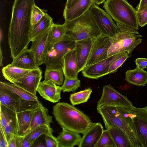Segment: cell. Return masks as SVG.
<instances>
[{"label": "cell", "mask_w": 147, "mask_h": 147, "mask_svg": "<svg viewBox=\"0 0 147 147\" xmlns=\"http://www.w3.org/2000/svg\"><path fill=\"white\" fill-rule=\"evenodd\" d=\"M35 0H15L8 35L11 57L14 59L28 49L31 42V16Z\"/></svg>", "instance_id": "cell-1"}, {"label": "cell", "mask_w": 147, "mask_h": 147, "mask_svg": "<svg viewBox=\"0 0 147 147\" xmlns=\"http://www.w3.org/2000/svg\"><path fill=\"white\" fill-rule=\"evenodd\" d=\"M52 113L62 129L79 134H84L93 123L83 112L65 102H59L54 106Z\"/></svg>", "instance_id": "cell-2"}, {"label": "cell", "mask_w": 147, "mask_h": 147, "mask_svg": "<svg viewBox=\"0 0 147 147\" xmlns=\"http://www.w3.org/2000/svg\"><path fill=\"white\" fill-rule=\"evenodd\" d=\"M117 33L110 38L111 45L108 51V57L123 52L131 56L134 49L141 42L142 36L135 29L116 22Z\"/></svg>", "instance_id": "cell-3"}, {"label": "cell", "mask_w": 147, "mask_h": 147, "mask_svg": "<svg viewBox=\"0 0 147 147\" xmlns=\"http://www.w3.org/2000/svg\"><path fill=\"white\" fill-rule=\"evenodd\" d=\"M66 35L76 41L96 38L101 34L89 9L80 17L65 20Z\"/></svg>", "instance_id": "cell-4"}, {"label": "cell", "mask_w": 147, "mask_h": 147, "mask_svg": "<svg viewBox=\"0 0 147 147\" xmlns=\"http://www.w3.org/2000/svg\"><path fill=\"white\" fill-rule=\"evenodd\" d=\"M103 7L116 22L138 29L136 11L127 0H106Z\"/></svg>", "instance_id": "cell-5"}, {"label": "cell", "mask_w": 147, "mask_h": 147, "mask_svg": "<svg viewBox=\"0 0 147 147\" xmlns=\"http://www.w3.org/2000/svg\"><path fill=\"white\" fill-rule=\"evenodd\" d=\"M76 42L66 35L62 39L51 47L45 63L46 68L62 69L64 56L75 48Z\"/></svg>", "instance_id": "cell-6"}, {"label": "cell", "mask_w": 147, "mask_h": 147, "mask_svg": "<svg viewBox=\"0 0 147 147\" xmlns=\"http://www.w3.org/2000/svg\"><path fill=\"white\" fill-rule=\"evenodd\" d=\"M89 10L101 34L111 38L117 33V26L110 15L93 2Z\"/></svg>", "instance_id": "cell-7"}, {"label": "cell", "mask_w": 147, "mask_h": 147, "mask_svg": "<svg viewBox=\"0 0 147 147\" xmlns=\"http://www.w3.org/2000/svg\"><path fill=\"white\" fill-rule=\"evenodd\" d=\"M40 102L22 99L17 94L0 85V104L17 113L35 107Z\"/></svg>", "instance_id": "cell-8"}, {"label": "cell", "mask_w": 147, "mask_h": 147, "mask_svg": "<svg viewBox=\"0 0 147 147\" xmlns=\"http://www.w3.org/2000/svg\"><path fill=\"white\" fill-rule=\"evenodd\" d=\"M103 106L121 107L132 109L135 107L127 96L120 93L110 84L103 86L101 97L97 102V107Z\"/></svg>", "instance_id": "cell-9"}, {"label": "cell", "mask_w": 147, "mask_h": 147, "mask_svg": "<svg viewBox=\"0 0 147 147\" xmlns=\"http://www.w3.org/2000/svg\"><path fill=\"white\" fill-rule=\"evenodd\" d=\"M51 26L31 41V46L30 49L34 53L38 67L45 63L46 60L50 47Z\"/></svg>", "instance_id": "cell-10"}, {"label": "cell", "mask_w": 147, "mask_h": 147, "mask_svg": "<svg viewBox=\"0 0 147 147\" xmlns=\"http://www.w3.org/2000/svg\"><path fill=\"white\" fill-rule=\"evenodd\" d=\"M127 54H128L127 52H121L87 67L82 71L83 75L88 78L98 79L108 75L111 64L117 59Z\"/></svg>", "instance_id": "cell-11"}, {"label": "cell", "mask_w": 147, "mask_h": 147, "mask_svg": "<svg viewBox=\"0 0 147 147\" xmlns=\"http://www.w3.org/2000/svg\"><path fill=\"white\" fill-rule=\"evenodd\" d=\"M110 38L101 34L94 38L86 67L109 57L107 53L111 44Z\"/></svg>", "instance_id": "cell-12"}, {"label": "cell", "mask_w": 147, "mask_h": 147, "mask_svg": "<svg viewBox=\"0 0 147 147\" xmlns=\"http://www.w3.org/2000/svg\"><path fill=\"white\" fill-rule=\"evenodd\" d=\"M42 73L39 67L31 70L14 84L36 95L38 87L42 78Z\"/></svg>", "instance_id": "cell-13"}, {"label": "cell", "mask_w": 147, "mask_h": 147, "mask_svg": "<svg viewBox=\"0 0 147 147\" xmlns=\"http://www.w3.org/2000/svg\"><path fill=\"white\" fill-rule=\"evenodd\" d=\"M94 38H88L76 41L75 49L78 70L79 72L82 71L86 67L90 55Z\"/></svg>", "instance_id": "cell-14"}, {"label": "cell", "mask_w": 147, "mask_h": 147, "mask_svg": "<svg viewBox=\"0 0 147 147\" xmlns=\"http://www.w3.org/2000/svg\"><path fill=\"white\" fill-rule=\"evenodd\" d=\"M61 87L49 80L40 82L37 89L42 98L53 103L57 102L61 99Z\"/></svg>", "instance_id": "cell-15"}, {"label": "cell", "mask_w": 147, "mask_h": 147, "mask_svg": "<svg viewBox=\"0 0 147 147\" xmlns=\"http://www.w3.org/2000/svg\"><path fill=\"white\" fill-rule=\"evenodd\" d=\"M134 121L143 147H147V107H135L133 110Z\"/></svg>", "instance_id": "cell-16"}, {"label": "cell", "mask_w": 147, "mask_h": 147, "mask_svg": "<svg viewBox=\"0 0 147 147\" xmlns=\"http://www.w3.org/2000/svg\"><path fill=\"white\" fill-rule=\"evenodd\" d=\"M100 123H93L89 129L83 135L78 147H94L104 131Z\"/></svg>", "instance_id": "cell-17"}, {"label": "cell", "mask_w": 147, "mask_h": 147, "mask_svg": "<svg viewBox=\"0 0 147 147\" xmlns=\"http://www.w3.org/2000/svg\"><path fill=\"white\" fill-rule=\"evenodd\" d=\"M39 104L34 107L15 113L16 135L22 136L25 133L30 125L33 114Z\"/></svg>", "instance_id": "cell-18"}, {"label": "cell", "mask_w": 147, "mask_h": 147, "mask_svg": "<svg viewBox=\"0 0 147 147\" xmlns=\"http://www.w3.org/2000/svg\"><path fill=\"white\" fill-rule=\"evenodd\" d=\"M93 0H77L69 8L64 9L63 16L66 21H71L83 15L89 10Z\"/></svg>", "instance_id": "cell-19"}, {"label": "cell", "mask_w": 147, "mask_h": 147, "mask_svg": "<svg viewBox=\"0 0 147 147\" xmlns=\"http://www.w3.org/2000/svg\"><path fill=\"white\" fill-rule=\"evenodd\" d=\"M53 123L52 116L49 115L48 109L40 102L33 114L29 127L22 135L37 126L44 124L50 126V123Z\"/></svg>", "instance_id": "cell-20"}, {"label": "cell", "mask_w": 147, "mask_h": 147, "mask_svg": "<svg viewBox=\"0 0 147 147\" xmlns=\"http://www.w3.org/2000/svg\"><path fill=\"white\" fill-rule=\"evenodd\" d=\"M62 69L64 76L69 78H78L79 72L75 48L67 53L64 57Z\"/></svg>", "instance_id": "cell-21"}, {"label": "cell", "mask_w": 147, "mask_h": 147, "mask_svg": "<svg viewBox=\"0 0 147 147\" xmlns=\"http://www.w3.org/2000/svg\"><path fill=\"white\" fill-rule=\"evenodd\" d=\"M10 64L28 70H32L38 67L36 63L34 53L30 49H28L13 60Z\"/></svg>", "instance_id": "cell-22"}, {"label": "cell", "mask_w": 147, "mask_h": 147, "mask_svg": "<svg viewBox=\"0 0 147 147\" xmlns=\"http://www.w3.org/2000/svg\"><path fill=\"white\" fill-rule=\"evenodd\" d=\"M56 138L58 147H73L79 144L82 137L78 133L62 129Z\"/></svg>", "instance_id": "cell-23"}, {"label": "cell", "mask_w": 147, "mask_h": 147, "mask_svg": "<svg viewBox=\"0 0 147 147\" xmlns=\"http://www.w3.org/2000/svg\"><path fill=\"white\" fill-rule=\"evenodd\" d=\"M31 70L21 68L9 64L2 69V72L5 80L14 84Z\"/></svg>", "instance_id": "cell-24"}, {"label": "cell", "mask_w": 147, "mask_h": 147, "mask_svg": "<svg viewBox=\"0 0 147 147\" xmlns=\"http://www.w3.org/2000/svg\"><path fill=\"white\" fill-rule=\"evenodd\" d=\"M126 80L136 86H144L147 83V71L137 68L125 72Z\"/></svg>", "instance_id": "cell-25"}, {"label": "cell", "mask_w": 147, "mask_h": 147, "mask_svg": "<svg viewBox=\"0 0 147 147\" xmlns=\"http://www.w3.org/2000/svg\"><path fill=\"white\" fill-rule=\"evenodd\" d=\"M116 147H133L125 133L117 127H111L108 129Z\"/></svg>", "instance_id": "cell-26"}, {"label": "cell", "mask_w": 147, "mask_h": 147, "mask_svg": "<svg viewBox=\"0 0 147 147\" xmlns=\"http://www.w3.org/2000/svg\"><path fill=\"white\" fill-rule=\"evenodd\" d=\"M53 23V18L46 13L41 20L31 28L30 34L31 41L50 27Z\"/></svg>", "instance_id": "cell-27"}, {"label": "cell", "mask_w": 147, "mask_h": 147, "mask_svg": "<svg viewBox=\"0 0 147 147\" xmlns=\"http://www.w3.org/2000/svg\"><path fill=\"white\" fill-rule=\"evenodd\" d=\"M0 85L17 94L23 99L28 101H38L36 95L33 94L14 84L9 83L5 82H0Z\"/></svg>", "instance_id": "cell-28"}, {"label": "cell", "mask_w": 147, "mask_h": 147, "mask_svg": "<svg viewBox=\"0 0 147 147\" xmlns=\"http://www.w3.org/2000/svg\"><path fill=\"white\" fill-rule=\"evenodd\" d=\"M53 132L51 126L42 125L35 127L22 136L34 144L37 139L42 135L53 134Z\"/></svg>", "instance_id": "cell-29"}, {"label": "cell", "mask_w": 147, "mask_h": 147, "mask_svg": "<svg viewBox=\"0 0 147 147\" xmlns=\"http://www.w3.org/2000/svg\"><path fill=\"white\" fill-rule=\"evenodd\" d=\"M66 33V28L64 24H59L53 23L51 26L50 47L62 39Z\"/></svg>", "instance_id": "cell-30"}, {"label": "cell", "mask_w": 147, "mask_h": 147, "mask_svg": "<svg viewBox=\"0 0 147 147\" xmlns=\"http://www.w3.org/2000/svg\"><path fill=\"white\" fill-rule=\"evenodd\" d=\"M64 74L62 68L50 69L46 68L45 72V80H49L60 86L63 84Z\"/></svg>", "instance_id": "cell-31"}, {"label": "cell", "mask_w": 147, "mask_h": 147, "mask_svg": "<svg viewBox=\"0 0 147 147\" xmlns=\"http://www.w3.org/2000/svg\"><path fill=\"white\" fill-rule=\"evenodd\" d=\"M92 90L90 88L71 94L69 97L71 103L75 105L87 102L89 98Z\"/></svg>", "instance_id": "cell-32"}, {"label": "cell", "mask_w": 147, "mask_h": 147, "mask_svg": "<svg viewBox=\"0 0 147 147\" xmlns=\"http://www.w3.org/2000/svg\"><path fill=\"white\" fill-rule=\"evenodd\" d=\"M0 107V128L3 131L7 123L14 118L15 113L2 105Z\"/></svg>", "instance_id": "cell-33"}, {"label": "cell", "mask_w": 147, "mask_h": 147, "mask_svg": "<svg viewBox=\"0 0 147 147\" xmlns=\"http://www.w3.org/2000/svg\"><path fill=\"white\" fill-rule=\"evenodd\" d=\"M65 80L61 87L63 92L75 91L80 87V80L78 78H73L64 76Z\"/></svg>", "instance_id": "cell-34"}, {"label": "cell", "mask_w": 147, "mask_h": 147, "mask_svg": "<svg viewBox=\"0 0 147 147\" xmlns=\"http://www.w3.org/2000/svg\"><path fill=\"white\" fill-rule=\"evenodd\" d=\"M94 147H116L108 129L104 130Z\"/></svg>", "instance_id": "cell-35"}, {"label": "cell", "mask_w": 147, "mask_h": 147, "mask_svg": "<svg viewBox=\"0 0 147 147\" xmlns=\"http://www.w3.org/2000/svg\"><path fill=\"white\" fill-rule=\"evenodd\" d=\"M47 12V11L41 9L35 3L34 4L31 16L32 28L35 26L41 20Z\"/></svg>", "instance_id": "cell-36"}, {"label": "cell", "mask_w": 147, "mask_h": 147, "mask_svg": "<svg viewBox=\"0 0 147 147\" xmlns=\"http://www.w3.org/2000/svg\"><path fill=\"white\" fill-rule=\"evenodd\" d=\"M16 125L14 118L11 120L6 125L3 131L7 141L9 142L15 134Z\"/></svg>", "instance_id": "cell-37"}, {"label": "cell", "mask_w": 147, "mask_h": 147, "mask_svg": "<svg viewBox=\"0 0 147 147\" xmlns=\"http://www.w3.org/2000/svg\"><path fill=\"white\" fill-rule=\"evenodd\" d=\"M131 56L129 54H127L113 61L109 66L108 71L109 74L116 72L117 69L121 65L126 59Z\"/></svg>", "instance_id": "cell-38"}, {"label": "cell", "mask_w": 147, "mask_h": 147, "mask_svg": "<svg viewBox=\"0 0 147 147\" xmlns=\"http://www.w3.org/2000/svg\"><path fill=\"white\" fill-rule=\"evenodd\" d=\"M138 25L142 27L147 24V5L142 10L136 11Z\"/></svg>", "instance_id": "cell-39"}, {"label": "cell", "mask_w": 147, "mask_h": 147, "mask_svg": "<svg viewBox=\"0 0 147 147\" xmlns=\"http://www.w3.org/2000/svg\"><path fill=\"white\" fill-rule=\"evenodd\" d=\"M46 146L47 147H58L56 138L53 134H48L44 135Z\"/></svg>", "instance_id": "cell-40"}, {"label": "cell", "mask_w": 147, "mask_h": 147, "mask_svg": "<svg viewBox=\"0 0 147 147\" xmlns=\"http://www.w3.org/2000/svg\"><path fill=\"white\" fill-rule=\"evenodd\" d=\"M14 136L16 140L17 147H30L33 146V144L25 138L16 135Z\"/></svg>", "instance_id": "cell-41"}, {"label": "cell", "mask_w": 147, "mask_h": 147, "mask_svg": "<svg viewBox=\"0 0 147 147\" xmlns=\"http://www.w3.org/2000/svg\"><path fill=\"white\" fill-rule=\"evenodd\" d=\"M136 68L144 69L147 67V59L143 58H138L135 61Z\"/></svg>", "instance_id": "cell-42"}, {"label": "cell", "mask_w": 147, "mask_h": 147, "mask_svg": "<svg viewBox=\"0 0 147 147\" xmlns=\"http://www.w3.org/2000/svg\"><path fill=\"white\" fill-rule=\"evenodd\" d=\"M0 147H8V143L3 130L0 128Z\"/></svg>", "instance_id": "cell-43"}, {"label": "cell", "mask_w": 147, "mask_h": 147, "mask_svg": "<svg viewBox=\"0 0 147 147\" xmlns=\"http://www.w3.org/2000/svg\"><path fill=\"white\" fill-rule=\"evenodd\" d=\"M147 5V0H140L139 3L136 9V11L142 10Z\"/></svg>", "instance_id": "cell-44"}, {"label": "cell", "mask_w": 147, "mask_h": 147, "mask_svg": "<svg viewBox=\"0 0 147 147\" xmlns=\"http://www.w3.org/2000/svg\"><path fill=\"white\" fill-rule=\"evenodd\" d=\"M8 147H17L16 140L14 136L8 142Z\"/></svg>", "instance_id": "cell-45"}, {"label": "cell", "mask_w": 147, "mask_h": 147, "mask_svg": "<svg viewBox=\"0 0 147 147\" xmlns=\"http://www.w3.org/2000/svg\"><path fill=\"white\" fill-rule=\"evenodd\" d=\"M77 0H67L65 5V9L70 8Z\"/></svg>", "instance_id": "cell-46"}, {"label": "cell", "mask_w": 147, "mask_h": 147, "mask_svg": "<svg viewBox=\"0 0 147 147\" xmlns=\"http://www.w3.org/2000/svg\"><path fill=\"white\" fill-rule=\"evenodd\" d=\"M95 3L98 5L104 2L106 0H93Z\"/></svg>", "instance_id": "cell-47"}, {"label": "cell", "mask_w": 147, "mask_h": 147, "mask_svg": "<svg viewBox=\"0 0 147 147\" xmlns=\"http://www.w3.org/2000/svg\"><path fill=\"white\" fill-rule=\"evenodd\" d=\"M146 68L147 69V67H146Z\"/></svg>", "instance_id": "cell-48"}, {"label": "cell", "mask_w": 147, "mask_h": 147, "mask_svg": "<svg viewBox=\"0 0 147 147\" xmlns=\"http://www.w3.org/2000/svg\"></svg>", "instance_id": "cell-49"}]
</instances>
